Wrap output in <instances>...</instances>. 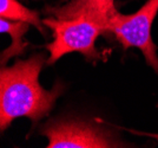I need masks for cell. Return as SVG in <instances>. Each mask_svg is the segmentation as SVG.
Here are the masks:
<instances>
[{
	"instance_id": "cell-1",
	"label": "cell",
	"mask_w": 158,
	"mask_h": 148,
	"mask_svg": "<svg viewBox=\"0 0 158 148\" xmlns=\"http://www.w3.org/2000/svg\"><path fill=\"white\" fill-rule=\"evenodd\" d=\"M45 54H35L0 71V129L4 132L18 117H28L33 126L50 114L64 91L59 82L51 90L39 84Z\"/></svg>"
},
{
	"instance_id": "cell-2",
	"label": "cell",
	"mask_w": 158,
	"mask_h": 148,
	"mask_svg": "<svg viewBox=\"0 0 158 148\" xmlns=\"http://www.w3.org/2000/svg\"><path fill=\"white\" fill-rule=\"evenodd\" d=\"M43 24L53 32V41L46 45L50 52L46 61L48 65L70 52H79L91 62L102 58L96 49V41L107 30L100 21L90 15L80 14L72 18H46Z\"/></svg>"
},
{
	"instance_id": "cell-3",
	"label": "cell",
	"mask_w": 158,
	"mask_h": 148,
	"mask_svg": "<svg viewBox=\"0 0 158 148\" xmlns=\"http://www.w3.org/2000/svg\"><path fill=\"white\" fill-rule=\"evenodd\" d=\"M157 13L158 0H148L136 13L126 15L116 12L110 15L105 27L107 32H112L117 37L124 50L138 47L148 65L153 67L158 75L157 46L151 37V26Z\"/></svg>"
},
{
	"instance_id": "cell-4",
	"label": "cell",
	"mask_w": 158,
	"mask_h": 148,
	"mask_svg": "<svg viewBox=\"0 0 158 148\" xmlns=\"http://www.w3.org/2000/svg\"><path fill=\"white\" fill-rule=\"evenodd\" d=\"M47 136V148H109L126 147L111 130L94 122L64 119L48 122L40 130Z\"/></svg>"
},
{
	"instance_id": "cell-5",
	"label": "cell",
	"mask_w": 158,
	"mask_h": 148,
	"mask_svg": "<svg viewBox=\"0 0 158 148\" xmlns=\"http://www.w3.org/2000/svg\"><path fill=\"white\" fill-rule=\"evenodd\" d=\"M28 23L24 21H11L5 18L0 19V31L1 33H8L12 37V44L1 52V65L10 58L23 54L27 46V41L23 39L24 34L28 31Z\"/></svg>"
},
{
	"instance_id": "cell-6",
	"label": "cell",
	"mask_w": 158,
	"mask_h": 148,
	"mask_svg": "<svg viewBox=\"0 0 158 148\" xmlns=\"http://www.w3.org/2000/svg\"><path fill=\"white\" fill-rule=\"evenodd\" d=\"M0 15L1 18H5L8 20L24 21L31 25H34L40 32L45 33L39 18V13L37 11H33L27 8L26 6L21 5L18 0H0Z\"/></svg>"
},
{
	"instance_id": "cell-7",
	"label": "cell",
	"mask_w": 158,
	"mask_h": 148,
	"mask_svg": "<svg viewBox=\"0 0 158 148\" xmlns=\"http://www.w3.org/2000/svg\"><path fill=\"white\" fill-rule=\"evenodd\" d=\"M131 133H135V134H140V135H145V136H150V137H153L158 141V134H149V133H143V132H136V130H130Z\"/></svg>"
}]
</instances>
